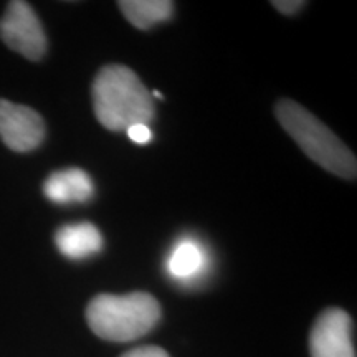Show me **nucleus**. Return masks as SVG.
Instances as JSON below:
<instances>
[{"mask_svg":"<svg viewBox=\"0 0 357 357\" xmlns=\"http://www.w3.org/2000/svg\"><path fill=\"white\" fill-rule=\"evenodd\" d=\"M43 194L55 204H84L95 194V185L83 169L70 167L48 176Z\"/></svg>","mask_w":357,"mask_h":357,"instance_id":"obj_7","label":"nucleus"},{"mask_svg":"<svg viewBox=\"0 0 357 357\" xmlns=\"http://www.w3.org/2000/svg\"><path fill=\"white\" fill-rule=\"evenodd\" d=\"M207 263V253L202 245L192 238H184L169 253L166 268L172 278L190 283L205 273Z\"/></svg>","mask_w":357,"mask_h":357,"instance_id":"obj_9","label":"nucleus"},{"mask_svg":"<svg viewBox=\"0 0 357 357\" xmlns=\"http://www.w3.org/2000/svg\"><path fill=\"white\" fill-rule=\"evenodd\" d=\"M118 7L129 24L141 30L167 22L174 12L171 0H121Z\"/></svg>","mask_w":357,"mask_h":357,"instance_id":"obj_10","label":"nucleus"},{"mask_svg":"<svg viewBox=\"0 0 357 357\" xmlns=\"http://www.w3.org/2000/svg\"><path fill=\"white\" fill-rule=\"evenodd\" d=\"M128 137L136 144H147L153 139V131H151L147 124H134L128 129Z\"/></svg>","mask_w":357,"mask_h":357,"instance_id":"obj_11","label":"nucleus"},{"mask_svg":"<svg viewBox=\"0 0 357 357\" xmlns=\"http://www.w3.org/2000/svg\"><path fill=\"white\" fill-rule=\"evenodd\" d=\"M271 6L278 12L284 13V15H293V13H296L305 7V2H301V0H281V2L275 0V2H271Z\"/></svg>","mask_w":357,"mask_h":357,"instance_id":"obj_13","label":"nucleus"},{"mask_svg":"<svg viewBox=\"0 0 357 357\" xmlns=\"http://www.w3.org/2000/svg\"><path fill=\"white\" fill-rule=\"evenodd\" d=\"M0 38L26 60H40L47 52V37L37 13L24 0H13L0 19Z\"/></svg>","mask_w":357,"mask_h":357,"instance_id":"obj_4","label":"nucleus"},{"mask_svg":"<svg viewBox=\"0 0 357 357\" xmlns=\"http://www.w3.org/2000/svg\"><path fill=\"white\" fill-rule=\"evenodd\" d=\"M275 114L284 131L305 151L307 158L334 176L351 181L356 178V155L314 114L288 98L276 102Z\"/></svg>","mask_w":357,"mask_h":357,"instance_id":"obj_2","label":"nucleus"},{"mask_svg":"<svg viewBox=\"0 0 357 357\" xmlns=\"http://www.w3.org/2000/svg\"><path fill=\"white\" fill-rule=\"evenodd\" d=\"M160 319V305L149 293L98 294L86 307V321L98 337L128 342L146 336Z\"/></svg>","mask_w":357,"mask_h":357,"instance_id":"obj_3","label":"nucleus"},{"mask_svg":"<svg viewBox=\"0 0 357 357\" xmlns=\"http://www.w3.org/2000/svg\"><path fill=\"white\" fill-rule=\"evenodd\" d=\"M45 123L29 106L0 100V139L15 153H29L43 142Z\"/></svg>","mask_w":357,"mask_h":357,"instance_id":"obj_5","label":"nucleus"},{"mask_svg":"<svg viewBox=\"0 0 357 357\" xmlns=\"http://www.w3.org/2000/svg\"><path fill=\"white\" fill-rule=\"evenodd\" d=\"M351 331L346 311L331 307L321 312L310 334L311 357H356Z\"/></svg>","mask_w":357,"mask_h":357,"instance_id":"obj_6","label":"nucleus"},{"mask_svg":"<svg viewBox=\"0 0 357 357\" xmlns=\"http://www.w3.org/2000/svg\"><path fill=\"white\" fill-rule=\"evenodd\" d=\"M153 96H155V98H159V100H160V98H162V95H160V93H159V91H154V93H153Z\"/></svg>","mask_w":357,"mask_h":357,"instance_id":"obj_14","label":"nucleus"},{"mask_svg":"<svg viewBox=\"0 0 357 357\" xmlns=\"http://www.w3.org/2000/svg\"><path fill=\"white\" fill-rule=\"evenodd\" d=\"M96 119L109 131H128L134 124L154 119L153 95L136 73L124 65H108L93 82Z\"/></svg>","mask_w":357,"mask_h":357,"instance_id":"obj_1","label":"nucleus"},{"mask_svg":"<svg viewBox=\"0 0 357 357\" xmlns=\"http://www.w3.org/2000/svg\"><path fill=\"white\" fill-rule=\"evenodd\" d=\"M55 243L61 255L70 260H83L101 252L102 236L93 223H71L56 231Z\"/></svg>","mask_w":357,"mask_h":357,"instance_id":"obj_8","label":"nucleus"},{"mask_svg":"<svg viewBox=\"0 0 357 357\" xmlns=\"http://www.w3.org/2000/svg\"><path fill=\"white\" fill-rule=\"evenodd\" d=\"M121 357H169V354L162 349V347L144 346V347H137V349L128 351L126 354H123Z\"/></svg>","mask_w":357,"mask_h":357,"instance_id":"obj_12","label":"nucleus"}]
</instances>
